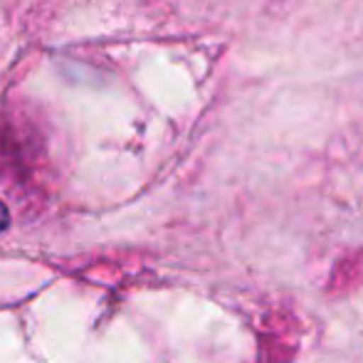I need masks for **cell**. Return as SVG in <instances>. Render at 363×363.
<instances>
[{
    "mask_svg": "<svg viewBox=\"0 0 363 363\" xmlns=\"http://www.w3.org/2000/svg\"><path fill=\"white\" fill-rule=\"evenodd\" d=\"M8 223H10V213H8V208L0 203V230L8 228Z\"/></svg>",
    "mask_w": 363,
    "mask_h": 363,
    "instance_id": "cell-1",
    "label": "cell"
}]
</instances>
